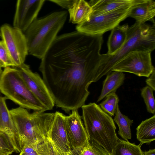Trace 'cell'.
Here are the masks:
<instances>
[{"label":"cell","instance_id":"cell-1","mask_svg":"<svg viewBox=\"0 0 155 155\" xmlns=\"http://www.w3.org/2000/svg\"><path fill=\"white\" fill-rule=\"evenodd\" d=\"M103 42L102 35L77 30L57 36L39 68L57 107L68 112L84 104L89 86L97 81Z\"/></svg>","mask_w":155,"mask_h":155},{"label":"cell","instance_id":"cell-2","mask_svg":"<svg viewBox=\"0 0 155 155\" xmlns=\"http://www.w3.org/2000/svg\"><path fill=\"white\" fill-rule=\"evenodd\" d=\"M155 48V25L136 22L129 27L125 42L114 54H101L96 69L97 81L112 72L113 67L120 60L130 51L150 50Z\"/></svg>","mask_w":155,"mask_h":155},{"label":"cell","instance_id":"cell-3","mask_svg":"<svg viewBox=\"0 0 155 155\" xmlns=\"http://www.w3.org/2000/svg\"><path fill=\"white\" fill-rule=\"evenodd\" d=\"M66 11L54 12L36 18L24 33L30 54L41 59L67 19Z\"/></svg>","mask_w":155,"mask_h":155},{"label":"cell","instance_id":"cell-4","mask_svg":"<svg viewBox=\"0 0 155 155\" xmlns=\"http://www.w3.org/2000/svg\"><path fill=\"white\" fill-rule=\"evenodd\" d=\"M81 108L89 140L97 142L110 154L120 139L113 119L95 103L84 104Z\"/></svg>","mask_w":155,"mask_h":155},{"label":"cell","instance_id":"cell-5","mask_svg":"<svg viewBox=\"0 0 155 155\" xmlns=\"http://www.w3.org/2000/svg\"><path fill=\"white\" fill-rule=\"evenodd\" d=\"M17 133L21 150L26 146L37 147L46 138L45 126L54 113L35 111L30 113L19 106L10 110Z\"/></svg>","mask_w":155,"mask_h":155},{"label":"cell","instance_id":"cell-6","mask_svg":"<svg viewBox=\"0 0 155 155\" xmlns=\"http://www.w3.org/2000/svg\"><path fill=\"white\" fill-rule=\"evenodd\" d=\"M0 91L7 99L22 107L34 111L47 110L30 91L16 67H8L2 71L0 77Z\"/></svg>","mask_w":155,"mask_h":155},{"label":"cell","instance_id":"cell-7","mask_svg":"<svg viewBox=\"0 0 155 155\" xmlns=\"http://www.w3.org/2000/svg\"><path fill=\"white\" fill-rule=\"evenodd\" d=\"M133 6L98 15H90L88 21L77 25V31L92 35H102L127 18Z\"/></svg>","mask_w":155,"mask_h":155},{"label":"cell","instance_id":"cell-8","mask_svg":"<svg viewBox=\"0 0 155 155\" xmlns=\"http://www.w3.org/2000/svg\"><path fill=\"white\" fill-rule=\"evenodd\" d=\"M151 52L150 50L130 51L114 65L112 72H127L148 78L155 71L152 63Z\"/></svg>","mask_w":155,"mask_h":155},{"label":"cell","instance_id":"cell-9","mask_svg":"<svg viewBox=\"0 0 155 155\" xmlns=\"http://www.w3.org/2000/svg\"><path fill=\"white\" fill-rule=\"evenodd\" d=\"M1 38L14 62L16 67L24 63L28 53L24 34L8 24L0 28Z\"/></svg>","mask_w":155,"mask_h":155},{"label":"cell","instance_id":"cell-10","mask_svg":"<svg viewBox=\"0 0 155 155\" xmlns=\"http://www.w3.org/2000/svg\"><path fill=\"white\" fill-rule=\"evenodd\" d=\"M66 116L56 111L54 118L48 121L45 126L46 138L60 155H67L72 152L66 130Z\"/></svg>","mask_w":155,"mask_h":155},{"label":"cell","instance_id":"cell-11","mask_svg":"<svg viewBox=\"0 0 155 155\" xmlns=\"http://www.w3.org/2000/svg\"><path fill=\"white\" fill-rule=\"evenodd\" d=\"M16 68L34 95L47 110L52 109L55 104L54 102L43 79L39 74L33 72L29 66L25 63Z\"/></svg>","mask_w":155,"mask_h":155},{"label":"cell","instance_id":"cell-12","mask_svg":"<svg viewBox=\"0 0 155 155\" xmlns=\"http://www.w3.org/2000/svg\"><path fill=\"white\" fill-rule=\"evenodd\" d=\"M66 129L72 152L77 153L87 143L88 137L78 110L66 116Z\"/></svg>","mask_w":155,"mask_h":155},{"label":"cell","instance_id":"cell-13","mask_svg":"<svg viewBox=\"0 0 155 155\" xmlns=\"http://www.w3.org/2000/svg\"><path fill=\"white\" fill-rule=\"evenodd\" d=\"M44 0H18L17 1L13 27L24 33L37 18Z\"/></svg>","mask_w":155,"mask_h":155},{"label":"cell","instance_id":"cell-14","mask_svg":"<svg viewBox=\"0 0 155 155\" xmlns=\"http://www.w3.org/2000/svg\"><path fill=\"white\" fill-rule=\"evenodd\" d=\"M5 96H0V130L7 137L15 152L20 153V149L17 133L6 103Z\"/></svg>","mask_w":155,"mask_h":155},{"label":"cell","instance_id":"cell-15","mask_svg":"<svg viewBox=\"0 0 155 155\" xmlns=\"http://www.w3.org/2000/svg\"><path fill=\"white\" fill-rule=\"evenodd\" d=\"M140 0H92L89 4L91 15H98L117 10L131 7Z\"/></svg>","mask_w":155,"mask_h":155},{"label":"cell","instance_id":"cell-16","mask_svg":"<svg viewBox=\"0 0 155 155\" xmlns=\"http://www.w3.org/2000/svg\"><path fill=\"white\" fill-rule=\"evenodd\" d=\"M155 2L152 0H140L130 9L127 17L134 18L136 22L143 24L147 21L154 23Z\"/></svg>","mask_w":155,"mask_h":155},{"label":"cell","instance_id":"cell-17","mask_svg":"<svg viewBox=\"0 0 155 155\" xmlns=\"http://www.w3.org/2000/svg\"><path fill=\"white\" fill-rule=\"evenodd\" d=\"M69 22L80 24L88 21L92 12L89 3L84 0H76L72 7L68 10Z\"/></svg>","mask_w":155,"mask_h":155},{"label":"cell","instance_id":"cell-18","mask_svg":"<svg viewBox=\"0 0 155 155\" xmlns=\"http://www.w3.org/2000/svg\"><path fill=\"white\" fill-rule=\"evenodd\" d=\"M129 27L127 24L118 25L111 30L107 42V54L113 55L121 47L125 41Z\"/></svg>","mask_w":155,"mask_h":155},{"label":"cell","instance_id":"cell-19","mask_svg":"<svg viewBox=\"0 0 155 155\" xmlns=\"http://www.w3.org/2000/svg\"><path fill=\"white\" fill-rule=\"evenodd\" d=\"M136 136L142 145L155 140V115L142 121L136 128Z\"/></svg>","mask_w":155,"mask_h":155},{"label":"cell","instance_id":"cell-20","mask_svg":"<svg viewBox=\"0 0 155 155\" xmlns=\"http://www.w3.org/2000/svg\"><path fill=\"white\" fill-rule=\"evenodd\" d=\"M125 75L123 72L113 71L107 74L103 82L101 94L97 102L101 101L109 94L116 92L123 84Z\"/></svg>","mask_w":155,"mask_h":155},{"label":"cell","instance_id":"cell-21","mask_svg":"<svg viewBox=\"0 0 155 155\" xmlns=\"http://www.w3.org/2000/svg\"><path fill=\"white\" fill-rule=\"evenodd\" d=\"M115 115L113 120L119 127L118 134L124 140L128 141L131 138L130 127L134 122L133 120L121 113L118 105L117 107Z\"/></svg>","mask_w":155,"mask_h":155},{"label":"cell","instance_id":"cell-22","mask_svg":"<svg viewBox=\"0 0 155 155\" xmlns=\"http://www.w3.org/2000/svg\"><path fill=\"white\" fill-rule=\"evenodd\" d=\"M141 145L119 139L110 155H143Z\"/></svg>","mask_w":155,"mask_h":155},{"label":"cell","instance_id":"cell-23","mask_svg":"<svg viewBox=\"0 0 155 155\" xmlns=\"http://www.w3.org/2000/svg\"><path fill=\"white\" fill-rule=\"evenodd\" d=\"M77 154V155H110L97 142L90 140Z\"/></svg>","mask_w":155,"mask_h":155},{"label":"cell","instance_id":"cell-24","mask_svg":"<svg viewBox=\"0 0 155 155\" xmlns=\"http://www.w3.org/2000/svg\"><path fill=\"white\" fill-rule=\"evenodd\" d=\"M105 97L104 100L99 105L104 111L110 116H113L118 105V97L115 92H113L109 94Z\"/></svg>","mask_w":155,"mask_h":155},{"label":"cell","instance_id":"cell-25","mask_svg":"<svg viewBox=\"0 0 155 155\" xmlns=\"http://www.w3.org/2000/svg\"><path fill=\"white\" fill-rule=\"evenodd\" d=\"M153 91V90L148 86L141 89V95L144 100L147 111L154 115L155 113V102Z\"/></svg>","mask_w":155,"mask_h":155},{"label":"cell","instance_id":"cell-26","mask_svg":"<svg viewBox=\"0 0 155 155\" xmlns=\"http://www.w3.org/2000/svg\"><path fill=\"white\" fill-rule=\"evenodd\" d=\"M0 67L4 68L16 67L11 55L4 42L0 41Z\"/></svg>","mask_w":155,"mask_h":155},{"label":"cell","instance_id":"cell-27","mask_svg":"<svg viewBox=\"0 0 155 155\" xmlns=\"http://www.w3.org/2000/svg\"><path fill=\"white\" fill-rule=\"evenodd\" d=\"M37 150L38 155H60L47 138L38 146Z\"/></svg>","mask_w":155,"mask_h":155},{"label":"cell","instance_id":"cell-28","mask_svg":"<svg viewBox=\"0 0 155 155\" xmlns=\"http://www.w3.org/2000/svg\"><path fill=\"white\" fill-rule=\"evenodd\" d=\"M14 152L7 137L0 130V153L2 155H11Z\"/></svg>","mask_w":155,"mask_h":155},{"label":"cell","instance_id":"cell-29","mask_svg":"<svg viewBox=\"0 0 155 155\" xmlns=\"http://www.w3.org/2000/svg\"><path fill=\"white\" fill-rule=\"evenodd\" d=\"M76 0H49V1L55 3L62 8L67 9L68 10L72 7Z\"/></svg>","mask_w":155,"mask_h":155},{"label":"cell","instance_id":"cell-30","mask_svg":"<svg viewBox=\"0 0 155 155\" xmlns=\"http://www.w3.org/2000/svg\"><path fill=\"white\" fill-rule=\"evenodd\" d=\"M37 147L25 146L21 149L19 155H38Z\"/></svg>","mask_w":155,"mask_h":155},{"label":"cell","instance_id":"cell-31","mask_svg":"<svg viewBox=\"0 0 155 155\" xmlns=\"http://www.w3.org/2000/svg\"><path fill=\"white\" fill-rule=\"evenodd\" d=\"M155 71H154L146 80V82L148 86L151 88L153 91H155Z\"/></svg>","mask_w":155,"mask_h":155},{"label":"cell","instance_id":"cell-32","mask_svg":"<svg viewBox=\"0 0 155 155\" xmlns=\"http://www.w3.org/2000/svg\"><path fill=\"white\" fill-rule=\"evenodd\" d=\"M143 155H155V149H150L148 151L143 152Z\"/></svg>","mask_w":155,"mask_h":155},{"label":"cell","instance_id":"cell-33","mask_svg":"<svg viewBox=\"0 0 155 155\" xmlns=\"http://www.w3.org/2000/svg\"><path fill=\"white\" fill-rule=\"evenodd\" d=\"M67 155H75L74 153H73L72 152L68 153V154H67Z\"/></svg>","mask_w":155,"mask_h":155},{"label":"cell","instance_id":"cell-34","mask_svg":"<svg viewBox=\"0 0 155 155\" xmlns=\"http://www.w3.org/2000/svg\"><path fill=\"white\" fill-rule=\"evenodd\" d=\"M0 37L1 38V31H0Z\"/></svg>","mask_w":155,"mask_h":155},{"label":"cell","instance_id":"cell-35","mask_svg":"<svg viewBox=\"0 0 155 155\" xmlns=\"http://www.w3.org/2000/svg\"><path fill=\"white\" fill-rule=\"evenodd\" d=\"M0 155H2L0 153Z\"/></svg>","mask_w":155,"mask_h":155}]
</instances>
